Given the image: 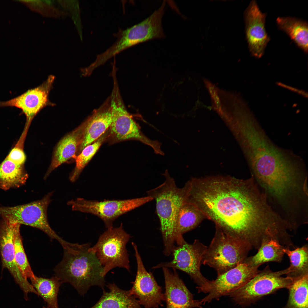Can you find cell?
Returning <instances> with one entry per match:
<instances>
[{
  "mask_svg": "<svg viewBox=\"0 0 308 308\" xmlns=\"http://www.w3.org/2000/svg\"><path fill=\"white\" fill-rule=\"evenodd\" d=\"M188 182L186 201L195 205L225 234L258 249L276 238L283 222L251 176L194 178Z\"/></svg>",
  "mask_w": 308,
  "mask_h": 308,
  "instance_id": "obj_1",
  "label": "cell"
},
{
  "mask_svg": "<svg viewBox=\"0 0 308 308\" xmlns=\"http://www.w3.org/2000/svg\"><path fill=\"white\" fill-rule=\"evenodd\" d=\"M242 130L244 150L255 180L306 166L301 157L274 143L255 117L247 121Z\"/></svg>",
  "mask_w": 308,
  "mask_h": 308,
  "instance_id": "obj_2",
  "label": "cell"
},
{
  "mask_svg": "<svg viewBox=\"0 0 308 308\" xmlns=\"http://www.w3.org/2000/svg\"><path fill=\"white\" fill-rule=\"evenodd\" d=\"M90 245L66 241L62 245L63 258L54 269V276L62 283L70 284L81 295L91 286L103 289L105 285L103 267L95 254L89 250Z\"/></svg>",
  "mask_w": 308,
  "mask_h": 308,
  "instance_id": "obj_3",
  "label": "cell"
},
{
  "mask_svg": "<svg viewBox=\"0 0 308 308\" xmlns=\"http://www.w3.org/2000/svg\"><path fill=\"white\" fill-rule=\"evenodd\" d=\"M163 175L164 181L157 187L147 192V196L155 199L164 245L163 253L169 256L175 246L176 218L180 208L185 201L187 192L185 184L178 187L174 179L166 170Z\"/></svg>",
  "mask_w": 308,
  "mask_h": 308,
  "instance_id": "obj_4",
  "label": "cell"
},
{
  "mask_svg": "<svg viewBox=\"0 0 308 308\" xmlns=\"http://www.w3.org/2000/svg\"><path fill=\"white\" fill-rule=\"evenodd\" d=\"M215 227L214 236L203 255L202 264L214 269L218 275L243 262L252 247Z\"/></svg>",
  "mask_w": 308,
  "mask_h": 308,
  "instance_id": "obj_5",
  "label": "cell"
},
{
  "mask_svg": "<svg viewBox=\"0 0 308 308\" xmlns=\"http://www.w3.org/2000/svg\"><path fill=\"white\" fill-rule=\"evenodd\" d=\"M112 78L113 86L110 96L112 121L109 128L108 138L114 143L128 140H137L151 147L155 153L164 155L161 149V144L150 139L143 134L128 112L121 96L117 77L113 76Z\"/></svg>",
  "mask_w": 308,
  "mask_h": 308,
  "instance_id": "obj_6",
  "label": "cell"
},
{
  "mask_svg": "<svg viewBox=\"0 0 308 308\" xmlns=\"http://www.w3.org/2000/svg\"><path fill=\"white\" fill-rule=\"evenodd\" d=\"M131 237L124 230L121 223L117 228L107 229L100 236L96 244L89 248L103 267V277L117 267L125 268L130 271L126 245Z\"/></svg>",
  "mask_w": 308,
  "mask_h": 308,
  "instance_id": "obj_7",
  "label": "cell"
},
{
  "mask_svg": "<svg viewBox=\"0 0 308 308\" xmlns=\"http://www.w3.org/2000/svg\"><path fill=\"white\" fill-rule=\"evenodd\" d=\"M284 275V270L273 271L268 266L244 285L227 295L238 304L249 305L277 289H288L294 277L282 276Z\"/></svg>",
  "mask_w": 308,
  "mask_h": 308,
  "instance_id": "obj_8",
  "label": "cell"
},
{
  "mask_svg": "<svg viewBox=\"0 0 308 308\" xmlns=\"http://www.w3.org/2000/svg\"><path fill=\"white\" fill-rule=\"evenodd\" d=\"M207 247L197 239L192 244L185 241L173 248L171 261L160 263L152 268H171L183 271L188 274L197 285L199 293H207L210 280L205 277L200 271L202 256Z\"/></svg>",
  "mask_w": 308,
  "mask_h": 308,
  "instance_id": "obj_9",
  "label": "cell"
},
{
  "mask_svg": "<svg viewBox=\"0 0 308 308\" xmlns=\"http://www.w3.org/2000/svg\"><path fill=\"white\" fill-rule=\"evenodd\" d=\"M52 194V192H50L42 199L26 204L13 207H0V216L12 222L39 229L61 244L64 240L52 229L47 218L48 208Z\"/></svg>",
  "mask_w": 308,
  "mask_h": 308,
  "instance_id": "obj_10",
  "label": "cell"
},
{
  "mask_svg": "<svg viewBox=\"0 0 308 308\" xmlns=\"http://www.w3.org/2000/svg\"><path fill=\"white\" fill-rule=\"evenodd\" d=\"M153 200L148 196L128 199L100 201L78 198L68 201L67 204L73 211L90 213L99 217L109 229L113 228V222L119 216Z\"/></svg>",
  "mask_w": 308,
  "mask_h": 308,
  "instance_id": "obj_11",
  "label": "cell"
},
{
  "mask_svg": "<svg viewBox=\"0 0 308 308\" xmlns=\"http://www.w3.org/2000/svg\"><path fill=\"white\" fill-rule=\"evenodd\" d=\"M259 267L250 266L243 262L210 281L208 294L201 301L202 304L217 299L238 289L259 271Z\"/></svg>",
  "mask_w": 308,
  "mask_h": 308,
  "instance_id": "obj_12",
  "label": "cell"
},
{
  "mask_svg": "<svg viewBox=\"0 0 308 308\" xmlns=\"http://www.w3.org/2000/svg\"><path fill=\"white\" fill-rule=\"evenodd\" d=\"M137 265V274L130 289L131 294L144 308H159L165 301L162 288L158 284L152 274L148 272L143 264L137 246L132 242Z\"/></svg>",
  "mask_w": 308,
  "mask_h": 308,
  "instance_id": "obj_13",
  "label": "cell"
},
{
  "mask_svg": "<svg viewBox=\"0 0 308 308\" xmlns=\"http://www.w3.org/2000/svg\"><path fill=\"white\" fill-rule=\"evenodd\" d=\"M15 223L2 218L0 220V255L3 267L10 272L23 291L25 300L29 293H38L31 284L22 275L16 264L15 258L14 229Z\"/></svg>",
  "mask_w": 308,
  "mask_h": 308,
  "instance_id": "obj_14",
  "label": "cell"
},
{
  "mask_svg": "<svg viewBox=\"0 0 308 308\" xmlns=\"http://www.w3.org/2000/svg\"><path fill=\"white\" fill-rule=\"evenodd\" d=\"M55 79L50 75L39 86L29 90L21 95L6 101H0V107H15L22 110L25 115L28 124L42 109L54 104L48 99V95L52 88Z\"/></svg>",
  "mask_w": 308,
  "mask_h": 308,
  "instance_id": "obj_15",
  "label": "cell"
},
{
  "mask_svg": "<svg viewBox=\"0 0 308 308\" xmlns=\"http://www.w3.org/2000/svg\"><path fill=\"white\" fill-rule=\"evenodd\" d=\"M245 17L250 51L253 56L260 58L270 39L265 27L266 14L261 11L256 1L252 0L246 11Z\"/></svg>",
  "mask_w": 308,
  "mask_h": 308,
  "instance_id": "obj_16",
  "label": "cell"
},
{
  "mask_svg": "<svg viewBox=\"0 0 308 308\" xmlns=\"http://www.w3.org/2000/svg\"><path fill=\"white\" fill-rule=\"evenodd\" d=\"M165 291L164 294L166 308H202L201 300L194 299L191 293L180 278L175 269L171 271L162 268Z\"/></svg>",
  "mask_w": 308,
  "mask_h": 308,
  "instance_id": "obj_17",
  "label": "cell"
},
{
  "mask_svg": "<svg viewBox=\"0 0 308 308\" xmlns=\"http://www.w3.org/2000/svg\"><path fill=\"white\" fill-rule=\"evenodd\" d=\"M117 36V39L114 43L97 55V59L100 64H104L111 57L127 48L150 40L152 32L149 25L142 21L124 30H119Z\"/></svg>",
  "mask_w": 308,
  "mask_h": 308,
  "instance_id": "obj_18",
  "label": "cell"
},
{
  "mask_svg": "<svg viewBox=\"0 0 308 308\" xmlns=\"http://www.w3.org/2000/svg\"><path fill=\"white\" fill-rule=\"evenodd\" d=\"M111 98L109 96L85 121L86 125L83 136L76 155L87 146L91 144L103 134L110 127L112 121Z\"/></svg>",
  "mask_w": 308,
  "mask_h": 308,
  "instance_id": "obj_19",
  "label": "cell"
},
{
  "mask_svg": "<svg viewBox=\"0 0 308 308\" xmlns=\"http://www.w3.org/2000/svg\"><path fill=\"white\" fill-rule=\"evenodd\" d=\"M85 125V121L58 143L55 149L50 165L44 177L45 179L54 169L76 155Z\"/></svg>",
  "mask_w": 308,
  "mask_h": 308,
  "instance_id": "obj_20",
  "label": "cell"
},
{
  "mask_svg": "<svg viewBox=\"0 0 308 308\" xmlns=\"http://www.w3.org/2000/svg\"><path fill=\"white\" fill-rule=\"evenodd\" d=\"M205 219V215L195 205L185 201L180 208L176 222L175 239L177 245L185 241L183 234L195 228Z\"/></svg>",
  "mask_w": 308,
  "mask_h": 308,
  "instance_id": "obj_21",
  "label": "cell"
},
{
  "mask_svg": "<svg viewBox=\"0 0 308 308\" xmlns=\"http://www.w3.org/2000/svg\"><path fill=\"white\" fill-rule=\"evenodd\" d=\"M107 286L109 291H104L99 300L91 308H141L130 290L121 289L114 283Z\"/></svg>",
  "mask_w": 308,
  "mask_h": 308,
  "instance_id": "obj_22",
  "label": "cell"
},
{
  "mask_svg": "<svg viewBox=\"0 0 308 308\" xmlns=\"http://www.w3.org/2000/svg\"><path fill=\"white\" fill-rule=\"evenodd\" d=\"M276 22L280 29L305 52H307L308 27L307 22L291 17H278Z\"/></svg>",
  "mask_w": 308,
  "mask_h": 308,
  "instance_id": "obj_23",
  "label": "cell"
},
{
  "mask_svg": "<svg viewBox=\"0 0 308 308\" xmlns=\"http://www.w3.org/2000/svg\"><path fill=\"white\" fill-rule=\"evenodd\" d=\"M285 247L275 239L267 240L261 244L256 254L247 257L244 262L254 267L269 262H280L285 254L283 249Z\"/></svg>",
  "mask_w": 308,
  "mask_h": 308,
  "instance_id": "obj_24",
  "label": "cell"
},
{
  "mask_svg": "<svg viewBox=\"0 0 308 308\" xmlns=\"http://www.w3.org/2000/svg\"><path fill=\"white\" fill-rule=\"evenodd\" d=\"M28 175L23 165L16 164L6 158L0 164V189L7 190L25 184Z\"/></svg>",
  "mask_w": 308,
  "mask_h": 308,
  "instance_id": "obj_25",
  "label": "cell"
},
{
  "mask_svg": "<svg viewBox=\"0 0 308 308\" xmlns=\"http://www.w3.org/2000/svg\"><path fill=\"white\" fill-rule=\"evenodd\" d=\"M31 284L46 303L47 308H59L58 295L62 283L56 277L50 278L35 276L30 278Z\"/></svg>",
  "mask_w": 308,
  "mask_h": 308,
  "instance_id": "obj_26",
  "label": "cell"
},
{
  "mask_svg": "<svg viewBox=\"0 0 308 308\" xmlns=\"http://www.w3.org/2000/svg\"><path fill=\"white\" fill-rule=\"evenodd\" d=\"M308 273L295 277L289 287L287 308H308Z\"/></svg>",
  "mask_w": 308,
  "mask_h": 308,
  "instance_id": "obj_27",
  "label": "cell"
},
{
  "mask_svg": "<svg viewBox=\"0 0 308 308\" xmlns=\"http://www.w3.org/2000/svg\"><path fill=\"white\" fill-rule=\"evenodd\" d=\"M283 251L290 261L289 266L284 269L287 276L296 277L308 273V248L307 245L297 247L291 250L285 247Z\"/></svg>",
  "mask_w": 308,
  "mask_h": 308,
  "instance_id": "obj_28",
  "label": "cell"
},
{
  "mask_svg": "<svg viewBox=\"0 0 308 308\" xmlns=\"http://www.w3.org/2000/svg\"><path fill=\"white\" fill-rule=\"evenodd\" d=\"M108 129L103 134L92 143L89 145L82 150L77 155L74 156L76 165L70 175L69 179L72 182L75 181L78 178L83 169L97 152L103 143L108 138Z\"/></svg>",
  "mask_w": 308,
  "mask_h": 308,
  "instance_id": "obj_29",
  "label": "cell"
},
{
  "mask_svg": "<svg viewBox=\"0 0 308 308\" xmlns=\"http://www.w3.org/2000/svg\"><path fill=\"white\" fill-rule=\"evenodd\" d=\"M21 224L15 223L14 229L15 260L23 277L26 279L33 277V273L25 253L20 233Z\"/></svg>",
  "mask_w": 308,
  "mask_h": 308,
  "instance_id": "obj_30",
  "label": "cell"
},
{
  "mask_svg": "<svg viewBox=\"0 0 308 308\" xmlns=\"http://www.w3.org/2000/svg\"><path fill=\"white\" fill-rule=\"evenodd\" d=\"M203 81L212 99L214 108L218 112H222L220 100L216 87L214 85L206 79H204Z\"/></svg>",
  "mask_w": 308,
  "mask_h": 308,
  "instance_id": "obj_31",
  "label": "cell"
},
{
  "mask_svg": "<svg viewBox=\"0 0 308 308\" xmlns=\"http://www.w3.org/2000/svg\"><path fill=\"white\" fill-rule=\"evenodd\" d=\"M15 164L23 165L26 157L23 148L18 147L14 148L6 157Z\"/></svg>",
  "mask_w": 308,
  "mask_h": 308,
  "instance_id": "obj_32",
  "label": "cell"
},
{
  "mask_svg": "<svg viewBox=\"0 0 308 308\" xmlns=\"http://www.w3.org/2000/svg\"><path fill=\"white\" fill-rule=\"evenodd\" d=\"M43 308H46V307L44 306L43 307Z\"/></svg>",
  "mask_w": 308,
  "mask_h": 308,
  "instance_id": "obj_33",
  "label": "cell"
}]
</instances>
